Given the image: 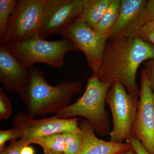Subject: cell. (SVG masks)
<instances>
[{
	"mask_svg": "<svg viewBox=\"0 0 154 154\" xmlns=\"http://www.w3.org/2000/svg\"><path fill=\"white\" fill-rule=\"evenodd\" d=\"M151 59H154V45L138 36L109 38L97 77L102 82L121 83L130 94L138 97L140 90L136 82L138 68Z\"/></svg>",
	"mask_w": 154,
	"mask_h": 154,
	"instance_id": "cell-1",
	"label": "cell"
},
{
	"mask_svg": "<svg viewBox=\"0 0 154 154\" xmlns=\"http://www.w3.org/2000/svg\"><path fill=\"white\" fill-rule=\"evenodd\" d=\"M30 78L22 99L31 118L57 113L70 105L75 94L82 92L83 85L79 80L64 81L53 86L45 79L42 70L30 67Z\"/></svg>",
	"mask_w": 154,
	"mask_h": 154,
	"instance_id": "cell-2",
	"label": "cell"
},
{
	"mask_svg": "<svg viewBox=\"0 0 154 154\" xmlns=\"http://www.w3.org/2000/svg\"><path fill=\"white\" fill-rule=\"evenodd\" d=\"M111 85L101 82L96 76H91L87 79L86 90L82 96L54 115L60 118L84 117L97 134L102 137L109 135L110 123L105 104Z\"/></svg>",
	"mask_w": 154,
	"mask_h": 154,
	"instance_id": "cell-3",
	"label": "cell"
},
{
	"mask_svg": "<svg viewBox=\"0 0 154 154\" xmlns=\"http://www.w3.org/2000/svg\"><path fill=\"white\" fill-rule=\"evenodd\" d=\"M2 45L29 67L41 63L54 68H61L64 65L65 56L67 53L80 51L74 43L66 38L47 41L38 36Z\"/></svg>",
	"mask_w": 154,
	"mask_h": 154,
	"instance_id": "cell-4",
	"label": "cell"
},
{
	"mask_svg": "<svg viewBox=\"0 0 154 154\" xmlns=\"http://www.w3.org/2000/svg\"><path fill=\"white\" fill-rule=\"evenodd\" d=\"M106 102L113 118V128L109 134L110 141L123 143L132 136L139 106L138 97L128 93L121 83L114 82L107 92Z\"/></svg>",
	"mask_w": 154,
	"mask_h": 154,
	"instance_id": "cell-5",
	"label": "cell"
},
{
	"mask_svg": "<svg viewBox=\"0 0 154 154\" xmlns=\"http://www.w3.org/2000/svg\"><path fill=\"white\" fill-rule=\"evenodd\" d=\"M44 14L43 0H18L9 20L5 37L0 44L39 36Z\"/></svg>",
	"mask_w": 154,
	"mask_h": 154,
	"instance_id": "cell-6",
	"label": "cell"
},
{
	"mask_svg": "<svg viewBox=\"0 0 154 154\" xmlns=\"http://www.w3.org/2000/svg\"><path fill=\"white\" fill-rule=\"evenodd\" d=\"M56 34L68 38L82 51L92 71V75L97 76L108 38L100 36L80 19L58 30Z\"/></svg>",
	"mask_w": 154,
	"mask_h": 154,
	"instance_id": "cell-7",
	"label": "cell"
},
{
	"mask_svg": "<svg viewBox=\"0 0 154 154\" xmlns=\"http://www.w3.org/2000/svg\"><path fill=\"white\" fill-rule=\"evenodd\" d=\"M79 119L76 117L60 118L56 116L49 118L36 119L30 117L27 113H20L14 116V127L20 130L22 137L30 141L35 138L54 134L79 132Z\"/></svg>",
	"mask_w": 154,
	"mask_h": 154,
	"instance_id": "cell-8",
	"label": "cell"
},
{
	"mask_svg": "<svg viewBox=\"0 0 154 154\" xmlns=\"http://www.w3.org/2000/svg\"><path fill=\"white\" fill-rule=\"evenodd\" d=\"M140 103L132 136L149 153L154 154V93L144 71L140 77Z\"/></svg>",
	"mask_w": 154,
	"mask_h": 154,
	"instance_id": "cell-9",
	"label": "cell"
},
{
	"mask_svg": "<svg viewBox=\"0 0 154 154\" xmlns=\"http://www.w3.org/2000/svg\"><path fill=\"white\" fill-rule=\"evenodd\" d=\"M44 14L40 38L45 39L80 19L84 0H43Z\"/></svg>",
	"mask_w": 154,
	"mask_h": 154,
	"instance_id": "cell-10",
	"label": "cell"
},
{
	"mask_svg": "<svg viewBox=\"0 0 154 154\" xmlns=\"http://www.w3.org/2000/svg\"><path fill=\"white\" fill-rule=\"evenodd\" d=\"M30 78V67L0 44V82L3 90L25 96Z\"/></svg>",
	"mask_w": 154,
	"mask_h": 154,
	"instance_id": "cell-11",
	"label": "cell"
},
{
	"mask_svg": "<svg viewBox=\"0 0 154 154\" xmlns=\"http://www.w3.org/2000/svg\"><path fill=\"white\" fill-rule=\"evenodd\" d=\"M146 0H121L118 19L109 38L138 36L141 28L149 22L146 14Z\"/></svg>",
	"mask_w": 154,
	"mask_h": 154,
	"instance_id": "cell-12",
	"label": "cell"
},
{
	"mask_svg": "<svg viewBox=\"0 0 154 154\" xmlns=\"http://www.w3.org/2000/svg\"><path fill=\"white\" fill-rule=\"evenodd\" d=\"M79 126L83 134V145L79 154H114L132 148L127 143H116L100 139L85 119H82Z\"/></svg>",
	"mask_w": 154,
	"mask_h": 154,
	"instance_id": "cell-13",
	"label": "cell"
},
{
	"mask_svg": "<svg viewBox=\"0 0 154 154\" xmlns=\"http://www.w3.org/2000/svg\"><path fill=\"white\" fill-rule=\"evenodd\" d=\"M111 0H84L80 19L94 29L110 5Z\"/></svg>",
	"mask_w": 154,
	"mask_h": 154,
	"instance_id": "cell-14",
	"label": "cell"
},
{
	"mask_svg": "<svg viewBox=\"0 0 154 154\" xmlns=\"http://www.w3.org/2000/svg\"><path fill=\"white\" fill-rule=\"evenodd\" d=\"M121 0H111L110 5L94 30L99 35L108 38L111 30L117 21Z\"/></svg>",
	"mask_w": 154,
	"mask_h": 154,
	"instance_id": "cell-15",
	"label": "cell"
},
{
	"mask_svg": "<svg viewBox=\"0 0 154 154\" xmlns=\"http://www.w3.org/2000/svg\"><path fill=\"white\" fill-rule=\"evenodd\" d=\"M30 144H35L42 147L45 154L50 152H63L65 149L62 134H54L33 138Z\"/></svg>",
	"mask_w": 154,
	"mask_h": 154,
	"instance_id": "cell-16",
	"label": "cell"
},
{
	"mask_svg": "<svg viewBox=\"0 0 154 154\" xmlns=\"http://www.w3.org/2000/svg\"><path fill=\"white\" fill-rule=\"evenodd\" d=\"M17 0H0V44L7 33L9 21L14 13Z\"/></svg>",
	"mask_w": 154,
	"mask_h": 154,
	"instance_id": "cell-17",
	"label": "cell"
},
{
	"mask_svg": "<svg viewBox=\"0 0 154 154\" xmlns=\"http://www.w3.org/2000/svg\"><path fill=\"white\" fill-rule=\"evenodd\" d=\"M62 134L65 145L64 153L79 154L83 143L82 130L79 132H65Z\"/></svg>",
	"mask_w": 154,
	"mask_h": 154,
	"instance_id": "cell-18",
	"label": "cell"
},
{
	"mask_svg": "<svg viewBox=\"0 0 154 154\" xmlns=\"http://www.w3.org/2000/svg\"><path fill=\"white\" fill-rule=\"evenodd\" d=\"M22 137V132L17 128L13 127L11 129L0 130V151L5 146L6 143H11L17 141Z\"/></svg>",
	"mask_w": 154,
	"mask_h": 154,
	"instance_id": "cell-19",
	"label": "cell"
},
{
	"mask_svg": "<svg viewBox=\"0 0 154 154\" xmlns=\"http://www.w3.org/2000/svg\"><path fill=\"white\" fill-rule=\"evenodd\" d=\"M13 113L11 101L5 91L0 88V119L10 118Z\"/></svg>",
	"mask_w": 154,
	"mask_h": 154,
	"instance_id": "cell-20",
	"label": "cell"
},
{
	"mask_svg": "<svg viewBox=\"0 0 154 154\" xmlns=\"http://www.w3.org/2000/svg\"><path fill=\"white\" fill-rule=\"evenodd\" d=\"M30 145V142L27 138L23 137L17 141L11 143L8 146H5L0 151V154H21L22 148Z\"/></svg>",
	"mask_w": 154,
	"mask_h": 154,
	"instance_id": "cell-21",
	"label": "cell"
},
{
	"mask_svg": "<svg viewBox=\"0 0 154 154\" xmlns=\"http://www.w3.org/2000/svg\"><path fill=\"white\" fill-rule=\"evenodd\" d=\"M138 36L143 41L154 45V21L148 22L144 25Z\"/></svg>",
	"mask_w": 154,
	"mask_h": 154,
	"instance_id": "cell-22",
	"label": "cell"
},
{
	"mask_svg": "<svg viewBox=\"0 0 154 154\" xmlns=\"http://www.w3.org/2000/svg\"><path fill=\"white\" fill-rule=\"evenodd\" d=\"M144 71L148 80L152 91L154 93V59L149 60L143 63Z\"/></svg>",
	"mask_w": 154,
	"mask_h": 154,
	"instance_id": "cell-23",
	"label": "cell"
},
{
	"mask_svg": "<svg viewBox=\"0 0 154 154\" xmlns=\"http://www.w3.org/2000/svg\"><path fill=\"white\" fill-rule=\"evenodd\" d=\"M126 143L131 146L136 154H150L144 148L140 142L134 137L132 136L126 140Z\"/></svg>",
	"mask_w": 154,
	"mask_h": 154,
	"instance_id": "cell-24",
	"label": "cell"
},
{
	"mask_svg": "<svg viewBox=\"0 0 154 154\" xmlns=\"http://www.w3.org/2000/svg\"><path fill=\"white\" fill-rule=\"evenodd\" d=\"M146 11L149 22L154 21V0L147 1Z\"/></svg>",
	"mask_w": 154,
	"mask_h": 154,
	"instance_id": "cell-25",
	"label": "cell"
},
{
	"mask_svg": "<svg viewBox=\"0 0 154 154\" xmlns=\"http://www.w3.org/2000/svg\"><path fill=\"white\" fill-rule=\"evenodd\" d=\"M21 154H34V150L30 145L25 146L22 148Z\"/></svg>",
	"mask_w": 154,
	"mask_h": 154,
	"instance_id": "cell-26",
	"label": "cell"
},
{
	"mask_svg": "<svg viewBox=\"0 0 154 154\" xmlns=\"http://www.w3.org/2000/svg\"><path fill=\"white\" fill-rule=\"evenodd\" d=\"M114 154H136V153L134 149L132 148H131V149H129L119 152Z\"/></svg>",
	"mask_w": 154,
	"mask_h": 154,
	"instance_id": "cell-27",
	"label": "cell"
},
{
	"mask_svg": "<svg viewBox=\"0 0 154 154\" xmlns=\"http://www.w3.org/2000/svg\"><path fill=\"white\" fill-rule=\"evenodd\" d=\"M47 154H65L63 152H50Z\"/></svg>",
	"mask_w": 154,
	"mask_h": 154,
	"instance_id": "cell-28",
	"label": "cell"
}]
</instances>
